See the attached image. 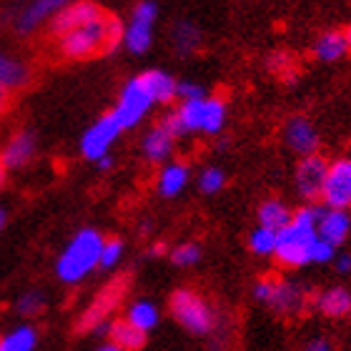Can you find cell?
<instances>
[{
	"instance_id": "cell-16",
	"label": "cell",
	"mask_w": 351,
	"mask_h": 351,
	"mask_svg": "<svg viewBox=\"0 0 351 351\" xmlns=\"http://www.w3.org/2000/svg\"><path fill=\"white\" fill-rule=\"evenodd\" d=\"M36 136L30 131H21L15 133L13 138L8 141L5 148H3V154H0V166L3 169H23L25 163L33 161V156H36Z\"/></svg>"
},
{
	"instance_id": "cell-5",
	"label": "cell",
	"mask_w": 351,
	"mask_h": 351,
	"mask_svg": "<svg viewBox=\"0 0 351 351\" xmlns=\"http://www.w3.org/2000/svg\"><path fill=\"white\" fill-rule=\"evenodd\" d=\"M125 291H128V276H118L113 278L103 291H98L93 301H90V306L83 311V316L78 319L75 324V329L78 331H95L98 326L103 324H108V316L121 308L125 299Z\"/></svg>"
},
{
	"instance_id": "cell-30",
	"label": "cell",
	"mask_w": 351,
	"mask_h": 351,
	"mask_svg": "<svg viewBox=\"0 0 351 351\" xmlns=\"http://www.w3.org/2000/svg\"><path fill=\"white\" fill-rule=\"evenodd\" d=\"M45 306H48V296L43 291H38V289H28V291L21 293L18 301H15V311L21 316H25V319L43 314Z\"/></svg>"
},
{
	"instance_id": "cell-34",
	"label": "cell",
	"mask_w": 351,
	"mask_h": 351,
	"mask_svg": "<svg viewBox=\"0 0 351 351\" xmlns=\"http://www.w3.org/2000/svg\"><path fill=\"white\" fill-rule=\"evenodd\" d=\"M123 241L121 239H106L103 241V251H101V261H98V266L101 269H113V266H118L121 263V258H123Z\"/></svg>"
},
{
	"instance_id": "cell-21",
	"label": "cell",
	"mask_w": 351,
	"mask_h": 351,
	"mask_svg": "<svg viewBox=\"0 0 351 351\" xmlns=\"http://www.w3.org/2000/svg\"><path fill=\"white\" fill-rule=\"evenodd\" d=\"M30 83V66L15 58L10 53H0V88L10 93V90H21Z\"/></svg>"
},
{
	"instance_id": "cell-32",
	"label": "cell",
	"mask_w": 351,
	"mask_h": 351,
	"mask_svg": "<svg viewBox=\"0 0 351 351\" xmlns=\"http://www.w3.org/2000/svg\"><path fill=\"white\" fill-rule=\"evenodd\" d=\"M226 186V171L221 169V166H206L201 173H198V189L204 191V193H219L221 189Z\"/></svg>"
},
{
	"instance_id": "cell-24",
	"label": "cell",
	"mask_w": 351,
	"mask_h": 351,
	"mask_svg": "<svg viewBox=\"0 0 351 351\" xmlns=\"http://www.w3.org/2000/svg\"><path fill=\"white\" fill-rule=\"evenodd\" d=\"M125 322L131 324L133 329H138L141 334L148 337V331H154L158 326V322H161V311H158V306L151 299H138L133 301V304H128V308H125Z\"/></svg>"
},
{
	"instance_id": "cell-47",
	"label": "cell",
	"mask_w": 351,
	"mask_h": 351,
	"mask_svg": "<svg viewBox=\"0 0 351 351\" xmlns=\"http://www.w3.org/2000/svg\"><path fill=\"white\" fill-rule=\"evenodd\" d=\"M349 319H351V314H349Z\"/></svg>"
},
{
	"instance_id": "cell-31",
	"label": "cell",
	"mask_w": 351,
	"mask_h": 351,
	"mask_svg": "<svg viewBox=\"0 0 351 351\" xmlns=\"http://www.w3.org/2000/svg\"><path fill=\"white\" fill-rule=\"evenodd\" d=\"M266 66H269L271 73L284 75L286 83H291L293 78H296V60H293L291 53H286V51L271 53L269 60H266Z\"/></svg>"
},
{
	"instance_id": "cell-10",
	"label": "cell",
	"mask_w": 351,
	"mask_h": 351,
	"mask_svg": "<svg viewBox=\"0 0 351 351\" xmlns=\"http://www.w3.org/2000/svg\"><path fill=\"white\" fill-rule=\"evenodd\" d=\"M326 169H329V161L322 154L299 158V163H296L293 186H296V193L306 201V206L314 204L316 198H322V186H324V178H326Z\"/></svg>"
},
{
	"instance_id": "cell-45",
	"label": "cell",
	"mask_w": 351,
	"mask_h": 351,
	"mask_svg": "<svg viewBox=\"0 0 351 351\" xmlns=\"http://www.w3.org/2000/svg\"><path fill=\"white\" fill-rule=\"evenodd\" d=\"M344 38H346V45H349V51H351V23H349V28L344 30Z\"/></svg>"
},
{
	"instance_id": "cell-33",
	"label": "cell",
	"mask_w": 351,
	"mask_h": 351,
	"mask_svg": "<svg viewBox=\"0 0 351 351\" xmlns=\"http://www.w3.org/2000/svg\"><path fill=\"white\" fill-rule=\"evenodd\" d=\"M201 256H204V251H201V246L193 241L181 243V246H176V249L171 251V261H173L176 266H181V269L196 266V263L201 261Z\"/></svg>"
},
{
	"instance_id": "cell-17",
	"label": "cell",
	"mask_w": 351,
	"mask_h": 351,
	"mask_svg": "<svg viewBox=\"0 0 351 351\" xmlns=\"http://www.w3.org/2000/svg\"><path fill=\"white\" fill-rule=\"evenodd\" d=\"M314 308L326 319H346L351 314V291L346 286H329L314 296Z\"/></svg>"
},
{
	"instance_id": "cell-37",
	"label": "cell",
	"mask_w": 351,
	"mask_h": 351,
	"mask_svg": "<svg viewBox=\"0 0 351 351\" xmlns=\"http://www.w3.org/2000/svg\"><path fill=\"white\" fill-rule=\"evenodd\" d=\"M337 256V249L331 246V243L322 241V239H316L311 251H308V263H331Z\"/></svg>"
},
{
	"instance_id": "cell-22",
	"label": "cell",
	"mask_w": 351,
	"mask_h": 351,
	"mask_svg": "<svg viewBox=\"0 0 351 351\" xmlns=\"http://www.w3.org/2000/svg\"><path fill=\"white\" fill-rule=\"evenodd\" d=\"M291 216H293L291 206L286 204L284 198H266V201L258 206V211H256L258 226L269 228V231H276V234L289 226Z\"/></svg>"
},
{
	"instance_id": "cell-9",
	"label": "cell",
	"mask_w": 351,
	"mask_h": 351,
	"mask_svg": "<svg viewBox=\"0 0 351 351\" xmlns=\"http://www.w3.org/2000/svg\"><path fill=\"white\" fill-rule=\"evenodd\" d=\"M324 208H351V156H341L337 161H329L326 178L322 186Z\"/></svg>"
},
{
	"instance_id": "cell-20",
	"label": "cell",
	"mask_w": 351,
	"mask_h": 351,
	"mask_svg": "<svg viewBox=\"0 0 351 351\" xmlns=\"http://www.w3.org/2000/svg\"><path fill=\"white\" fill-rule=\"evenodd\" d=\"M189 178H191L189 163L169 161V163H163L161 173H158V181H156V189H158V193H161L163 198H176V196H181L183 189L189 186Z\"/></svg>"
},
{
	"instance_id": "cell-44",
	"label": "cell",
	"mask_w": 351,
	"mask_h": 351,
	"mask_svg": "<svg viewBox=\"0 0 351 351\" xmlns=\"http://www.w3.org/2000/svg\"><path fill=\"white\" fill-rule=\"evenodd\" d=\"M5 221H8V211L3 208V206H0V231L5 228Z\"/></svg>"
},
{
	"instance_id": "cell-43",
	"label": "cell",
	"mask_w": 351,
	"mask_h": 351,
	"mask_svg": "<svg viewBox=\"0 0 351 351\" xmlns=\"http://www.w3.org/2000/svg\"><path fill=\"white\" fill-rule=\"evenodd\" d=\"M163 251H166V246H163V243H156L154 249H151V256H161Z\"/></svg>"
},
{
	"instance_id": "cell-7",
	"label": "cell",
	"mask_w": 351,
	"mask_h": 351,
	"mask_svg": "<svg viewBox=\"0 0 351 351\" xmlns=\"http://www.w3.org/2000/svg\"><path fill=\"white\" fill-rule=\"evenodd\" d=\"M106 21H108V15L103 13L98 21L66 33L58 43L60 53L71 60H86L95 53H103V48H106Z\"/></svg>"
},
{
	"instance_id": "cell-26",
	"label": "cell",
	"mask_w": 351,
	"mask_h": 351,
	"mask_svg": "<svg viewBox=\"0 0 351 351\" xmlns=\"http://www.w3.org/2000/svg\"><path fill=\"white\" fill-rule=\"evenodd\" d=\"M38 329L33 324H18L0 337V351H36Z\"/></svg>"
},
{
	"instance_id": "cell-27",
	"label": "cell",
	"mask_w": 351,
	"mask_h": 351,
	"mask_svg": "<svg viewBox=\"0 0 351 351\" xmlns=\"http://www.w3.org/2000/svg\"><path fill=\"white\" fill-rule=\"evenodd\" d=\"M110 344H116L121 351H141L146 346V334H141L138 329H133L125 319H118L108 326Z\"/></svg>"
},
{
	"instance_id": "cell-29",
	"label": "cell",
	"mask_w": 351,
	"mask_h": 351,
	"mask_svg": "<svg viewBox=\"0 0 351 351\" xmlns=\"http://www.w3.org/2000/svg\"><path fill=\"white\" fill-rule=\"evenodd\" d=\"M249 249L256 256H274L278 249V234L269 231V228H254L249 236Z\"/></svg>"
},
{
	"instance_id": "cell-36",
	"label": "cell",
	"mask_w": 351,
	"mask_h": 351,
	"mask_svg": "<svg viewBox=\"0 0 351 351\" xmlns=\"http://www.w3.org/2000/svg\"><path fill=\"white\" fill-rule=\"evenodd\" d=\"M176 98H181V103L201 101V98H206V88L196 81H178V86H176Z\"/></svg>"
},
{
	"instance_id": "cell-14",
	"label": "cell",
	"mask_w": 351,
	"mask_h": 351,
	"mask_svg": "<svg viewBox=\"0 0 351 351\" xmlns=\"http://www.w3.org/2000/svg\"><path fill=\"white\" fill-rule=\"evenodd\" d=\"M316 236L339 249L351 236V213L339 208H319L316 211Z\"/></svg>"
},
{
	"instance_id": "cell-46",
	"label": "cell",
	"mask_w": 351,
	"mask_h": 351,
	"mask_svg": "<svg viewBox=\"0 0 351 351\" xmlns=\"http://www.w3.org/2000/svg\"><path fill=\"white\" fill-rule=\"evenodd\" d=\"M3 183H5V169L0 166V189H3Z\"/></svg>"
},
{
	"instance_id": "cell-15",
	"label": "cell",
	"mask_w": 351,
	"mask_h": 351,
	"mask_svg": "<svg viewBox=\"0 0 351 351\" xmlns=\"http://www.w3.org/2000/svg\"><path fill=\"white\" fill-rule=\"evenodd\" d=\"M63 5H66L63 0H36V3H30V5L23 8L21 13H18V18H15V30H18L21 36H28V33L40 28L45 21H51Z\"/></svg>"
},
{
	"instance_id": "cell-35",
	"label": "cell",
	"mask_w": 351,
	"mask_h": 351,
	"mask_svg": "<svg viewBox=\"0 0 351 351\" xmlns=\"http://www.w3.org/2000/svg\"><path fill=\"white\" fill-rule=\"evenodd\" d=\"M123 28L125 23L116 15H108V21H106V48L103 53H113L118 45H123Z\"/></svg>"
},
{
	"instance_id": "cell-8",
	"label": "cell",
	"mask_w": 351,
	"mask_h": 351,
	"mask_svg": "<svg viewBox=\"0 0 351 351\" xmlns=\"http://www.w3.org/2000/svg\"><path fill=\"white\" fill-rule=\"evenodd\" d=\"M158 18V5L151 0L136 3L131 10V18L123 28V45L133 56H143L154 43V25Z\"/></svg>"
},
{
	"instance_id": "cell-13",
	"label": "cell",
	"mask_w": 351,
	"mask_h": 351,
	"mask_svg": "<svg viewBox=\"0 0 351 351\" xmlns=\"http://www.w3.org/2000/svg\"><path fill=\"white\" fill-rule=\"evenodd\" d=\"M103 15L101 5L98 3H90V0H81V3H66L58 13L51 18V33L53 36L63 38L66 33L75 28H83L88 23L98 21Z\"/></svg>"
},
{
	"instance_id": "cell-28",
	"label": "cell",
	"mask_w": 351,
	"mask_h": 351,
	"mask_svg": "<svg viewBox=\"0 0 351 351\" xmlns=\"http://www.w3.org/2000/svg\"><path fill=\"white\" fill-rule=\"evenodd\" d=\"M171 40H173V48L178 51V56H191V53L198 51V45H201V30H198L196 23L178 21L173 25Z\"/></svg>"
},
{
	"instance_id": "cell-38",
	"label": "cell",
	"mask_w": 351,
	"mask_h": 351,
	"mask_svg": "<svg viewBox=\"0 0 351 351\" xmlns=\"http://www.w3.org/2000/svg\"><path fill=\"white\" fill-rule=\"evenodd\" d=\"M301 351H334V344H331L326 337H314V339H308L306 346Z\"/></svg>"
},
{
	"instance_id": "cell-4",
	"label": "cell",
	"mask_w": 351,
	"mask_h": 351,
	"mask_svg": "<svg viewBox=\"0 0 351 351\" xmlns=\"http://www.w3.org/2000/svg\"><path fill=\"white\" fill-rule=\"evenodd\" d=\"M169 308L176 322L196 337L211 334L216 326V314H213L211 304L193 289H176L169 299Z\"/></svg>"
},
{
	"instance_id": "cell-41",
	"label": "cell",
	"mask_w": 351,
	"mask_h": 351,
	"mask_svg": "<svg viewBox=\"0 0 351 351\" xmlns=\"http://www.w3.org/2000/svg\"><path fill=\"white\" fill-rule=\"evenodd\" d=\"M95 351H121V349H118L116 344H110V341H106V344H101Z\"/></svg>"
},
{
	"instance_id": "cell-42",
	"label": "cell",
	"mask_w": 351,
	"mask_h": 351,
	"mask_svg": "<svg viewBox=\"0 0 351 351\" xmlns=\"http://www.w3.org/2000/svg\"><path fill=\"white\" fill-rule=\"evenodd\" d=\"M5 106H8V93L3 90V88H0V113L5 110Z\"/></svg>"
},
{
	"instance_id": "cell-18",
	"label": "cell",
	"mask_w": 351,
	"mask_h": 351,
	"mask_svg": "<svg viewBox=\"0 0 351 351\" xmlns=\"http://www.w3.org/2000/svg\"><path fill=\"white\" fill-rule=\"evenodd\" d=\"M141 86L146 88V93L151 95V101L161 103V106H169V103L176 101V86H178V81H176L173 75L166 73V71H158V68H151V71H146V73L138 75Z\"/></svg>"
},
{
	"instance_id": "cell-19",
	"label": "cell",
	"mask_w": 351,
	"mask_h": 351,
	"mask_svg": "<svg viewBox=\"0 0 351 351\" xmlns=\"http://www.w3.org/2000/svg\"><path fill=\"white\" fill-rule=\"evenodd\" d=\"M173 146H176V138L166 128H161V125H154V128L143 136V141H141V151L146 156V161L156 163V166L171 161Z\"/></svg>"
},
{
	"instance_id": "cell-23",
	"label": "cell",
	"mask_w": 351,
	"mask_h": 351,
	"mask_svg": "<svg viewBox=\"0 0 351 351\" xmlns=\"http://www.w3.org/2000/svg\"><path fill=\"white\" fill-rule=\"evenodd\" d=\"M314 56L322 63H337L349 53V45H346L344 30H324L322 36L314 40Z\"/></svg>"
},
{
	"instance_id": "cell-40",
	"label": "cell",
	"mask_w": 351,
	"mask_h": 351,
	"mask_svg": "<svg viewBox=\"0 0 351 351\" xmlns=\"http://www.w3.org/2000/svg\"><path fill=\"white\" fill-rule=\"evenodd\" d=\"M95 163H98V171H110L113 166H116V158L108 154V156H103L101 161H95Z\"/></svg>"
},
{
	"instance_id": "cell-11",
	"label": "cell",
	"mask_w": 351,
	"mask_h": 351,
	"mask_svg": "<svg viewBox=\"0 0 351 351\" xmlns=\"http://www.w3.org/2000/svg\"><path fill=\"white\" fill-rule=\"evenodd\" d=\"M123 131L118 128V123L113 121L110 113L101 116L86 133H83V138H81L83 158H88V161H101L103 156L110 154V146L116 143V138Z\"/></svg>"
},
{
	"instance_id": "cell-1",
	"label": "cell",
	"mask_w": 351,
	"mask_h": 351,
	"mask_svg": "<svg viewBox=\"0 0 351 351\" xmlns=\"http://www.w3.org/2000/svg\"><path fill=\"white\" fill-rule=\"evenodd\" d=\"M316 206L296 208L284 231H278V249L274 258L284 269H301L308 263V251L314 246L316 236Z\"/></svg>"
},
{
	"instance_id": "cell-3",
	"label": "cell",
	"mask_w": 351,
	"mask_h": 351,
	"mask_svg": "<svg viewBox=\"0 0 351 351\" xmlns=\"http://www.w3.org/2000/svg\"><path fill=\"white\" fill-rule=\"evenodd\" d=\"M254 299L269 306L278 316H299L308 304V291L296 281L276 276H261L254 284Z\"/></svg>"
},
{
	"instance_id": "cell-6",
	"label": "cell",
	"mask_w": 351,
	"mask_h": 351,
	"mask_svg": "<svg viewBox=\"0 0 351 351\" xmlns=\"http://www.w3.org/2000/svg\"><path fill=\"white\" fill-rule=\"evenodd\" d=\"M151 108H154V101H151V95L146 93V88L141 86L138 75H136L131 81H125V86L121 88L118 103L116 108L110 110V116H113L121 131H128V128H136L148 116Z\"/></svg>"
},
{
	"instance_id": "cell-2",
	"label": "cell",
	"mask_w": 351,
	"mask_h": 351,
	"mask_svg": "<svg viewBox=\"0 0 351 351\" xmlns=\"http://www.w3.org/2000/svg\"><path fill=\"white\" fill-rule=\"evenodd\" d=\"M103 241H106V236L98 228H81L56 261V274L60 281L73 286L81 284L88 274H93L101 261Z\"/></svg>"
},
{
	"instance_id": "cell-25",
	"label": "cell",
	"mask_w": 351,
	"mask_h": 351,
	"mask_svg": "<svg viewBox=\"0 0 351 351\" xmlns=\"http://www.w3.org/2000/svg\"><path fill=\"white\" fill-rule=\"evenodd\" d=\"M228 108L226 101L221 95H206L204 98V113H201V133L206 136H219L226 125Z\"/></svg>"
},
{
	"instance_id": "cell-12",
	"label": "cell",
	"mask_w": 351,
	"mask_h": 351,
	"mask_svg": "<svg viewBox=\"0 0 351 351\" xmlns=\"http://www.w3.org/2000/svg\"><path fill=\"white\" fill-rule=\"evenodd\" d=\"M284 143H286V148L293 151L299 158H306V156L319 154L322 136H319L311 118L296 113V116H291L284 123Z\"/></svg>"
},
{
	"instance_id": "cell-39",
	"label": "cell",
	"mask_w": 351,
	"mask_h": 351,
	"mask_svg": "<svg viewBox=\"0 0 351 351\" xmlns=\"http://www.w3.org/2000/svg\"><path fill=\"white\" fill-rule=\"evenodd\" d=\"M334 266H337V274H351V254H337Z\"/></svg>"
}]
</instances>
